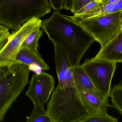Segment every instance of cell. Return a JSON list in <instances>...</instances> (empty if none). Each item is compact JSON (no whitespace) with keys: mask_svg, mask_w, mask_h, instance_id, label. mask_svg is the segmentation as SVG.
<instances>
[{"mask_svg":"<svg viewBox=\"0 0 122 122\" xmlns=\"http://www.w3.org/2000/svg\"><path fill=\"white\" fill-rule=\"evenodd\" d=\"M41 28L52 43L67 50L73 67L80 65L83 56L95 41L77 23L57 10L43 20Z\"/></svg>","mask_w":122,"mask_h":122,"instance_id":"6da1fadb","label":"cell"},{"mask_svg":"<svg viewBox=\"0 0 122 122\" xmlns=\"http://www.w3.org/2000/svg\"><path fill=\"white\" fill-rule=\"evenodd\" d=\"M43 103H34L32 113L27 118L26 122H51Z\"/></svg>","mask_w":122,"mask_h":122,"instance_id":"5bb4252c","label":"cell"},{"mask_svg":"<svg viewBox=\"0 0 122 122\" xmlns=\"http://www.w3.org/2000/svg\"><path fill=\"white\" fill-rule=\"evenodd\" d=\"M73 79L75 85L79 91L90 90L99 92L95 87L82 65L74 67Z\"/></svg>","mask_w":122,"mask_h":122,"instance_id":"4fadbf2b","label":"cell"},{"mask_svg":"<svg viewBox=\"0 0 122 122\" xmlns=\"http://www.w3.org/2000/svg\"><path fill=\"white\" fill-rule=\"evenodd\" d=\"M0 68V121H2L28 83L30 70L28 66L17 63Z\"/></svg>","mask_w":122,"mask_h":122,"instance_id":"277c9868","label":"cell"},{"mask_svg":"<svg viewBox=\"0 0 122 122\" xmlns=\"http://www.w3.org/2000/svg\"><path fill=\"white\" fill-rule=\"evenodd\" d=\"M51 122H81L90 115L75 85L54 89L47 105Z\"/></svg>","mask_w":122,"mask_h":122,"instance_id":"7a4b0ae2","label":"cell"},{"mask_svg":"<svg viewBox=\"0 0 122 122\" xmlns=\"http://www.w3.org/2000/svg\"><path fill=\"white\" fill-rule=\"evenodd\" d=\"M95 57L116 63H122V32L115 38L100 48Z\"/></svg>","mask_w":122,"mask_h":122,"instance_id":"8fae6325","label":"cell"},{"mask_svg":"<svg viewBox=\"0 0 122 122\" xmlns=\"http://www.w3.org/2000/svg\"><path fill=\"white\" fill-rule=\"evenodd\" d=\"M118 0H102L100 2L101 5H105L110 3H113Z\"/></svg>","mask_w":122,"mask_h":122,"instance_id":"603a6c76","label":"cell"},{"mask_svg":"<svg viewBox=\"0 0 122 122\" xmlns=\"http://www.w3.org/2000/svg\"><path fill=\"white\" fill-rule=\"evenodd\" d=\"M98 0V1H100V2L101 1V0Z\"/></svg>","mask_w":122,"mask_h":122,"instance_id":"cb8c5ba5","label":"cell"},{"mask_svg":"<svg viewBox=\"0 0 122 122\" xmlns=\"http://www.w3.org/2000/svg\"><path fill=\"white\" fill-rule=\"evenodd\" d=\"M25 64L28 66L36 65L39 66L42 70L50 69L38 50L21 47L16 57L15 63Z\"/></svg>","mask_w":122,"mask_h":122,"instance_id":"7c38bea8","label":"cell"},{"mask_svg":"<svg viewBox=\"0 0 122 122\" xmlns=\"http://www.w3.org/2000/svg\"><path fill=\"white\" fill-rule=\"evenodd\" d=\"M80 92L91 114L106 112L108 107H112L109 104L108 99L104 98L99 92L90 90H82Z\"/></svg>","mask_w":122,"mask_h":122,"instance_id":"30bf717a","label":"cell"},{"mask_svg":"<svg viewBox=\"0 0 122 122\" xmlns=\"http://www.w3.org/2000/svg\"><path fill=\"white\" fill-rule=\"evenodd\" d=\"M117 118L112 117L107 112L91 114L81 122H117Z\"/></svg>","mask_w":122,"mask_h":122,"instance_id":"e0dca14e","label":"cell"},{"mask_svg":"<svg viewBox=\"0 0 122 122\" xmlns=\"http://www.w3.org/2000/svg\"><path fill=\"white\" fill-rule=\"evenodd\" d=\"M43 36L42 30L40 28L33 31L25 38L21 47H25L33 50H38L39 39Z\"/></svg>","mask_w":122,"mask_h":122,"instance_id":"2e32d148","label":"cell"},{"mask_svg":"<svg viewBox=\"0 0 122 122\" xmlns=\"http://www.w3.org/2000/svg\"><path fill=\"white\" fill-rule=\"evenodd\" d=\"M55 10L60 11L62 9L64 0H48Z\"/></svg>","mask_w":122,"mask_h":122,"instance_id":"44dd1931","label":"cell"},{"mask_svg":"<svg viewBox=\"0 0 122 122\" xmlns=\"http://www.w3.org/2000/svg\"><path fill=\"white\" fill-rule=\"evenodd\" d=\"M74 0H64L62 9L72 12Z\"/></svg>","mask_w":122,"mask_h":122,"instance_id":"7402d4cb","label":"cell"},{"mask_svg":"<svg viewBox=\"0 0 122 122\" xmlns=\"http://www.w3.org/2000/svg\"><path fill=\"white\" fill-rule=\"evenodd\" d=\"M110 97L112 107L122 115V82L115 85L111 89Z\"/></svg>","mask_w":122,"mask_h":122,"instance_id":"9a60e30c","label":"cell"},{"mask_svg":"<svg viewBox=\"0 0 122 122\" xmlns=\"http://www.w3.org/2000/svg\"><path fill=\"white\" fill-rule=\"evenodd\" d=\"M42 22L40 18H33L12 32L7 42L0 49V67L15 63L23 43L30 33L41 27Z\"/></svg>","mask_w":122,"mask_h":122,"instance_id":"52a82bcc","label":"cell"},{"mask_svg":"<svg viewBox=\"0 0 122 122\" xmlns=\"http://www.w3.org/2000/svg\"><path fill=\"white\" fill-rule=\"evenodd\" d=\"M74 22L86 33L97 42L102 48L122 32V11L99 17Z\"/></svg>","mask_w":122,"mask_h":122,"instance_id":"5b68a950","label":"cell"},{"mask_svg":"<svg viewBox=\"0 0 122 122\" xmlns=\"http://www.w3.org/2000/svg\"><path fill=\"white\" fill-rule=\"evenodd\" d=\"M101 4L100 1L97 0H95L94 1H92L90 3L87 4L85 6L80 9L78 11H77L75 14V15H82L87 12L88 11H90L97 7L101 6Z\"/></svg>","mask_w":122,"mask_h":122,"instance_id":"d6986e66","label":"cell"},{"mask_svg":"<svg viewBox=\"0 0 122 122\" xmlns=\"http://www.w3.org/2000/svg\"><path fill=\"white\" fill-rule=\"evenodd\" d=\"M95 0H74L72 10L71 12L75 14L77 11L86 5Z\"/></svg>","mask_w":122,"mask_h":122,"instance_id":"ffe728a7","label":"cell"},{"mask_svg":"<svg viewBox=\"0 0 122 122\" xmlns=\"http://www.w3.org/2000/svg\"><path fill=\"white\" fill-rule=\"evenodd\" d=\"M55 49V63L60 87L75 85L73 66L67 50L57 43L53 42Z\"/></svg>","mask_w":122,"mask_h":122,"instance_id":"9c48e42d","label":"cell"},{"mask_svg":"<svg viewBox=\"0 0 122 122\" xmlns=\"http://www.w3.org/2000/svg\"><path fill=\"white\" fill-rule=\"evenodd\" d=\"M115 62L94 57L82 64L86 72L101 95L106 99L110 96L111 83L116 70Z\"/></svg>","mask_w":122,"mask_h":122,"instance_id":"8992f818","label":"cell"},{"mask_svg":"<svg viewBox=\"0 0 122 122\" xmlns=\"http://www.w3.org/2000/svg\"><path fill=\"white\" fill-rule=\"evenodd\" d=\"M52 9L48 0H0V23L15 30L33 18L43 17Z\"/></svg>","mask_w":122,"mask_h":122,"instance_id":"3957f363","label":"cell"},{"mask_svg":"<svg viewBox=\"0 0 122 122\" xmlns=\"http://www.w3.org/2000/svg\"><path fill=\"white\" fill-rule=\"evenodd\" d=\"M55 80L50 74L45 72L33 75L25 95L34 103L45 104L48 101L55 89Z\"/></svg>","mask_w":122,"mask_h":122,"instance_id":"ba28073f","label":"cell"},{"mask_svg":"<svg viewBox=\"0 0 122 122\" xmlns=\"http://www.w3.org/2000/svg\"><path fill=\"white\" fill-rule=\"evenodd\" d=\"M0 25V49L6 44L10 36L9 28L3 25Z\"/></svg>","mask_w":122,"mask_h":122,"instance_id":"ac0fdd59","label":"cell"}]
</instances>
